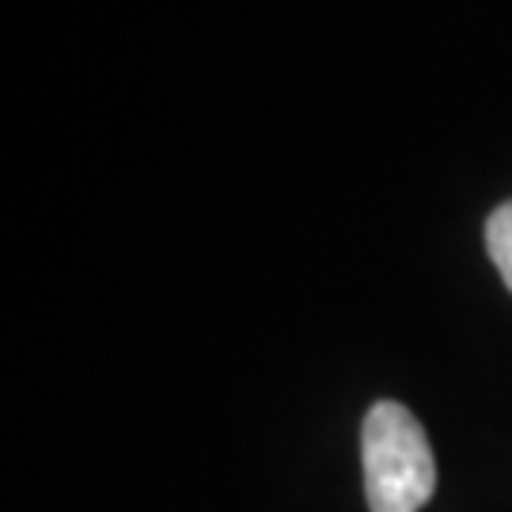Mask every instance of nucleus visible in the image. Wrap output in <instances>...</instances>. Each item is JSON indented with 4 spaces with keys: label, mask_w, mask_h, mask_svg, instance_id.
Listing matches in <instances>:
<instances>
[{
    "label": "nucleus",
    "mask_w": 512,
    "mask_h": 512,
    "mask_svg": "<svg viewBox=\"0 0 512 512\" xmlns=\"http://www.w3.org/2000/svg\"><path fill=\"white\" fill-rule=\"evenodd\" d=\"M368 512H418L437 490V459L403 403H376L361 429Z\"/></svg>",
    "instance_id": "1"
},
{
    "label": "nucleus",
    "mask_w": 512,
    "mask_h": 512,
    "mask_svg": "<svg viewBox=\"0 0 512 512\" xmlns=\"http://www.w3.org/2000/svg\"><path fill=\"white\" fill-rule=\"evenodd\" d=\"M486 251L512 293V202H501L486 220Z\"/></svg>",
    "instance_id": "2"
}]
</instances>
